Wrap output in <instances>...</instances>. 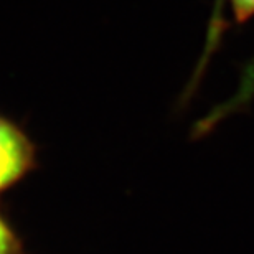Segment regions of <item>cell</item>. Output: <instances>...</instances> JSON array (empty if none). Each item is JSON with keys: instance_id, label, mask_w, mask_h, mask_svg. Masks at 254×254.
Masks as SVG:
<instances>
[{"instance_id": "6da1fadb", "label": "cell", "mask_w": 254, "mask_h": 254, "mask_svg": "<svg viewBox=\"0 0 254 254\" xmlns=\"http://www.w3.org/2000/svg\"><path fill=\"white\" fill-rule=\"evenodd\" d=\"M38 149L25 127L0 113V196L38 169Z\"/></svg>"}, {"instance_id": "7a4b0ae2", "label": "cell", "mask_w": 254, "mask_h": 254, "mask_svg": "<svg viewBox=\"0 0 254 254\" xmlns=\"http://www.w3.org/2000/svg\"><path fill=\"white\" fill-rule=\"evenodd\" d=\"M0 254H27L22 236L0 208Z\"/></svg>"}, {"instance_id": "3957f363", "label": "cell", "mask_w": 254, "mask_h": 254, "mask_svg": "<svg viewBox=\"0 0 254 254\" xmlns=\"http://www.w3.org/2000/svg\"><path fill=\"white\" fill-rule=\"evenodd\" d=\"M236 22H246L254 17V0H228Z\"/></svg>"}]
</instances>
